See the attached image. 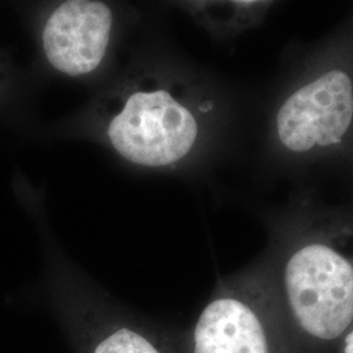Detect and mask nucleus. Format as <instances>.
<instances>
[{"label":"nucleus","mask_w":353,"mask_h":353,"mask_svg":"<svg viewBox=\"0 0 353 353\" xmlns=\"http://www.w3.org/2000/svg\"><path fill=\"white\" fill-rule=\"evenodd\" d=\"M245 118V102L225 79L151 39L55 134L93 143L141 173L198 178L234 150Z\"/></svg>","instance_id":"1"},{"label":"nucleus","mask_w":353,"mask_h":353,"mask_svg":"<svg viewBox=\"0 0 353 353\" xmlns=\"http://www.w3.org/2000/svg\"><path fill=\"white\" fill-rule=\"evenodd\" d=\"M267 256L293 345L339 344L353 327V207L310 189L265 214Z\"/></svg>","instance_id":"2"},{"label":"nucleus","mask_w":353,"mask_h":353,"mask_svg":"<svg viewBox=\"0 0 353 353\" xmlns=\"http://www.w3.org/2000/svg\"><path fill=\"white\" fill-rule=\"evenodd\" d=\"M353 145V8L292 59L265 105L261 157L278 173L345 164Z\"/></svg>","instance_id":"3"},{"label":"nucleus","mask_w":353,"mask_h":353,"mask_svg":"<svg viewBox=\"0 0 353 353\" xmlns=\"http://www.w3.org/2000/svg\"><path fill=\"white\" fill-rule=\"evenodd\" d=\"M139 14L102 0H63L48 6L39 26L43 62L57 79L94 89L121 64L119 54Z\"/></svg>","instance_id":"4"},{"label":"nucleus","mask_w":353,"mask_h":353,"mask_svg":"<svg viewBox=\"0 0 353 353\" xmlns=\"http://www.w3.org/2000/svg\"><path fill=\"white\" fill-rule=\"evenodd\" d=\"M292 347L267 254L219 284L192 332V353H290Z\"/></svg>","instance_id":"5"},{"label":"nucleus","mask_w":353,"mask_h":353,"mask_svg":"<svg viewBox=\"0 0 353 353\" xmlns=\"http://www.w3.org/2000/svg\"><path fill=\"white\" fill-rule=\"evenodd\" d=\"M173 6L185 13L208 37L227 42L261 26L278 8L270 0H228V1H176Z\"/></svg>","instance_id":"6"},{"label":"nucleus","mask_w":353,"mask_h":353,"mask_svg":"<svg viewBox=\"0 0 353 353\" xmlns=\"http://www.w3.org/2000/svg\"><path fill=\"white\" fill-rule=\"evenodd\" d=\"M93 353H160L144 335L131 328L119 327L105 335Z\"/></svg>","instance_id":"7"},{"label":"nucleus","mask_w":353,"mask_h":353,"mask_svg":"<svg viewBox=\"0 0 353 353\" xmlns=\"http://www.w3.org/2000/svg\"><path fill=\"white\" fill-rule=\"evenodd\" d=\"M338 353H353V327L338 344Z\"/></svg>","instance_id":"8"},{"label":"nucleus","mask_w":353,"mask_h":353,"mask_svg":"<svg viewBox=\"0 0 353 353\" xmlns=\"http://www.w3.org/2000/svg\"><path fill=\"white\" fill-rule=\"evenodd\" d=\"M345 165H348L351 169L353 170V145H352V150H351V152H350V156H348V160H347V163H345Z\"/></svg>","instance_id":"9"}]
</instances>
